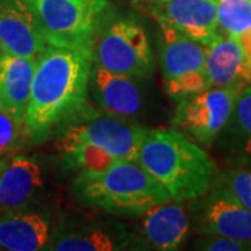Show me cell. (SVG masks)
<instances>
[{
  "label": "cell",
  "mask_w": 251,
  "mask_h": 251,
  "mask_svg": "<svg viewBox=\"0 0 251 251\" xmlns=\"http://www.w3.org/2000/svg\"><path fill=\"white\" fill-rule=\"evenodd\" d=\"M92 63L77 50L46 46L36 62L25 115L29 141H45L88 108Z\"/></svg>",
  "instance_id": "obj_1"
},
{
  "label": "cell",
  "mask_w": 251,
  "mask_h": 251,
  "mask_svg": "<svg viewBox=\"0 0 251 251\" xmlns=\"http://www.w3.org/2000/svg\"><path fill=\"white\" fill-rule=\"evenodd\" d=\"M137 162L175 201L204 197L214 187L216 166L190 137L175 128L150 130Z\"/></svg>",
  "instance_id": "obj_2"
},
{
  "label": "cell",
  "mask_w": 251,
  "mask_h": 251,
  "mask_svg": "<svg viewBox=\"0 0 251 251\" xmlns=\"http://www.w3.org/2000/svg\"><path fill=\"white\" fill-rule=\"evenodd\" d=\"M72 194L84 205L126 216L143 215L172 200L137 161H117L102 172H80L73 180Z\"/></svg>",
  "instance_id": "obj_3"
},
{
  "label": "cell",
  "mask_w": 251,
  "mask_h": 251,
  "mask_svg": "<svg viewBox=\"0 0 251 251\" xmlns=\"http://www.w3.org/2000/svg\"><path fill=\"white\" fill-rule=\"evenodd\" d=\"M27 1L48 45L73 49L92 59L94 35L106 13L108 0Z\"/></svg>",
  "instance_id": "obj_4"
},
{
  "label": "cell",
  "mask_w": 251,
  "mask_h": 251,
  "mask_svg": "<svg viewBox=\"0 0 251 251\" xmlns=\"http://www.w3.org/2000/svg\"><path fill=\"white\" fill-rule=\"evenodd\" d=\"M92 60L102 69L135 78H148L155 70L145 28L133 18L106 20V13L94 35Z\"/></svg>",
  "instance_id": "obj_5"
},
{
  "label": "cell",
  "mask_w": 251,
  "mask_h": 251,
  "mask_svg": "<svg viewBox=\"0 0 251 251\" xmlns=\"http://www.w3.org/2000/svg\"><path fill=\"white\" fill-rule=\"evenodd\" d=\"M148 131L150 128L134 125L126 117L99 113L88 105L59 131L57 147L63 153L81 144H91L120 161H137Z\"/></svg>",
  "instance_id": "obj_6"
},
{
  "label": "cell",
  "mask_w": 251,
  "mask_h": 251,
  "mask_svg": "<svg viewBox=\"0 0 251 251\" xmlns=\"http://www.w3.org/2000/svg\"><path fill=\"white\" fill-rule=\"evenodd\" d=\"M237 92L211 87L177 102L172 127L202 145H211L227 126Z\"/></svg>",
  "instance_id": "obj_7"
},
{
  "label": "cell",
  "mask_w": 251,
  "mask_h": 251,
  "mask_svg": "<svg viewBox=\"0 0 251 251\" xmlns=\"http://www.w3.org/2000/svg\"><path fill=\"white\" fill-rule=\"evenodd\" d=\"M147 9L159 25L173 28L204 46L221 36L216 20V0H156Z\"/></svg>",
  "instance_id": "obj_8"
},
{
  "label": "cell",
  "mask_w": 251,
  "mask_h": 251,
  "mask_svg": "<svg viewBox=\"0 0 251 251\" xmlns=\"http://www.w3.org/2000/svg\"><path fill=\"white\" fill-rule=\"evenodd\" d=\"M0 46L4 53L36 59L46 49L27 0H0Z\"/></svg>",
  "instance_id": "obj_9"
},
{
  "label": "cell",
  "mask_w": 251,
  "mask_h": 251,
  "mask_svg": "<svg viewBox=\"0 0 251 251\" xmlns=\"http://www.w3.org/2000/svg\"><path fill=\"white\" fill-rule=\"evenodd\" d=\"M90 94L102 112L120 117L135 116L143 106V92L135 77L92 66Z\"/></svg>",
  "instance_id": "obj_10"
},
{
  "label": "cell",
  "mask_w": 251,
  "mask_h": 251,
  "mask_svg": "<svg viewBox=\"0 0 251 251\" xmlns=\"http://www.w3.org/2000/svg\"><path fill=\"white\" fill-rule=\"evenodd\" d=\"M205 72L211 87L242 91L251 84V60L233 36L221 35L206 46Z\"/></svg>",
  "instance_id": "obj_11"
},
{
  "label": "cell",
  "mask_w": 251,
  "mask_h": 251,
  "mask_svg": "<svg viewBox=\"0 0 251 251\" xmlns=\"http://www.w3.org/2000/svg\"><path fill=\"white\" fill-rule=\"evenodd\" d=\"M200 227L204 234L230 237L251 247V211L234 201L221 186L204 200Z\"/></svg>",
  "instance_id": "obj_12"
},
{
  "label": "cell",
  "mask_w": 251,
  "mask_h": 251,
  "mask_svg": "<svg viewBox=\"0 0 251 251\" xmlns=\"http://www.w3.org/2000/svg\"><path fill=\"white\" fill-rule=\"evenodd\" d=\"M42 172L34 159L0 161V215L24 211L42 190Z\"/></svg>",
  "instance_id": "obj_13"
},
{
  "label": "cell",
  "mask_w": 251,
  "mask_h": 251,
  "mask_svg": "<svg viewBox=\"0 0 251 251\" xmlns=\"http://www.w3.org/2000/svg\"><path fill=\"white\" fill-rule=\"evenodd\" d=\"M143 215V239L150 249L177 250L186 240L190 222L180 201L168 200L151 206Z\"/></svg>",
  "instance_id": "obj_14"
},
{
  "label": "cell",
  "mask_w": 251,
  "mask_h": 251,
  "mask_svg": "<svg viewBox=\"0 0 251 251\" xmlns=\"http://www.w3.org/2000/svg\"><path fill=\"white\" fill-rule=\"evenodd\" d=\"M36 57L3 53L0 59V109L25 123Z\"/></svg>",
  "instance_id": "obj_15"
},
{
  "label": "cell",
  "mask_w": 251,
  "mask_h": 251,
  "mask_svg": "<svg viewBox=\"0 0 251 251\" xmlns=\"http://www.w3.org/2000/svg\"><path fill=\"white\" fill-rule=\"evenodd\" d=\"M159 27V63L163 81L205 69L206 46L181 35L173 28Z\"/></svg>",
  "instance_id": "obj_16"
},
{
  "label": "cell",
  "mask_w": 251,
  "mask_h": 251,
  "mask_svg": "<svg viewBox=\"0 0 251 251\" xmlns=\"http://www.w3.org/2000/svg\"><path fill=\"white\" fill-rule=\"evenodd\" d=\"M50 240L46 221L38 214L18 211L0 215V247L10 251H38Z\"/></svg>",
  "instance_id": "obj_17"
},
{
  "label": "cell",
  "mask_w": 251,
  "mask_h": 251,
  "mask_svg": "<svg viewBox=\"0 0 251 251\" xmlns=\"http://www.w3.org/2000/svg\"><path fill=\"white\" fill-rule=\"evenodd\" d=\"M123 234H115L98 226L73 229L50 239L46 250L52 251H115L123 249Z\"/></svg>",
  "instance_id": "obj_18"
},
{
  "label": "cell",
  "mask_w": 251,
  "mask_h": 251,
  "mask_svg": "<svg viewBox=\"0 0 251 251\" xmlns=\"http://www.w3.org/2000/svg\"><path fill=\"white\" fill-rule=\"evenodd\" d=\"M216 20L221 35L237 38L251 31V0H216Z\"/></svg>",
  "instance_id": "obj_19"
},
{
  "label": "cell",
  "mask_w": 251,
  "mask_h": 251,
  "mask_svg": "<svg viewBox=\"0 0 251 251\" xmlns=\"http://www.w3.org/2000/svg\"><path fill=\"white\" fill-rule=\"evenodd\" d=\"M64 163L74 171L80 172H102L109 169L117 159L105 150L91 144H81L63 152Z\"/></svg>",
  "instance_id": "obj_20"
},
{
  "label": "cell",
  "mask_w": 251,
  "mask_h": 251,
  "mask_svg": "<svg viewBox=\"0 0 251 251\" xmlns=\"http://www.w3.org/2000/svg\"><path fill=\"white\" fill-rule=\"evenodd\" d=\"M230 119L242 140L243 152L251 158V84L237 92Z\"/></svg>",
  "instance_id": "obj_21"
},
{
  "label": "cell",
  "mask_w": 251,
  "mask_h": 251,
  "mask_svg": "<svg viewBox=\"0 0 251 251\" xmlns=\"http://www.w3.org/2000/svg\"><path fill=\"white\" fill-rule=\"evenodd\" d=\"M163 84H165V92L168 94V97L176 102H180L181 99L193 97L198 92L211 88L205 69L187 73L172 80L163 81Z\"/></svg>",
  "instance_id": "obj_22"
},
{
  "label": "cell",
  "mask_w": 251,
  "mask_h": 251,
  "mask_svg": "<svg viewBox=\"0 0 251 251\" xmlns=\"http://www.w3.org/2000/svg\"><path fill=\"white\" fill-rule=\"evenodd\" d=\"M27 137L25 123L0 109V161L3 155L11 152Z\"/></svg>",
  "instance_id": "obj_23"
},
{
  "label": "cell",
  "mask_w": 251,
  "mask_h": 251,
  "mask_svg": "<svg viewBox=\"0 0 251 251\" xmlns=\"http://www.w3.org/2000/svg\"><path fill=\"white\" fill-rule=\"evenodd\" d=\"M221 187L237 201L240 205L251 211V171L234 169L222 179Z\"/></svg>",
  "instance_id": "obj_24"
},
{
  "label": "cell",
  "mask_w": 251,
  "mask_h": 251,
  "mask_svg": "<svg viewBox=\"0 0 251 251\" xmlns=\"http://www.w3.org/2000/svg\"><path fill=\"white\" fill-rule=\"evenodd\" d=\"M196 249L208 251H243L250 250L251 247L246 243L234 240L230 237L218 236V234H205L201 240L196 243Z\"/></svg>",
  "instance_id": "obj_25"
},
{
  "label": "cell",
  "mask_w": 251,
  "mask_h": 251,
  "mask_svg": "<svg viewBox=\"0 0 251 251\" xmlns=\"http://www.w3.org/2000/svg\"><path fill=\"white\" fill-rule=\"evenodd\" d=\"M237 41L240 42V45L243 46L244 52H246V54L250 57L251 60V31H247L243 35L237 36Z\"/></svg>",
  "instance_id": "obj_26"
},
{
  "label": "cell",
  "mask_w": 251,
  "mask_h": 251,
  "mask_svg": "<svg viewBox=\"0 0 251 251\" xmlns=\"http://www.w3.org/2000/svg\"><path fill=\"white\" fill-rule=\"evenodd\" d=\"M153 1H156V0H133V3L135 4H138V6H143V4H151Z\"/></svg>",
  "instance_id": "obj_27"
},
{
  "label": "cell",
  "mask_w": 251,
  "mask_h": 251,
  "mask_svg": "<svg viewBox=\"0 0 251 251\" xmlns=\"http://www.w3.org/2000/svg\"><path fill=\"white\" fill-rule=\"evenodd\" d=\"M3 53H4V52H3V49H1V46H0V59H1V56H3Z\"/></svg>",
  "instance_id": "obj_28"
}]
</instances>
